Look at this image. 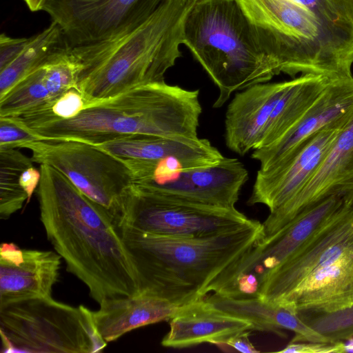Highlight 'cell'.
<instances>
[{
  "label": "cell",
  "instance_id": "6da1fadb",
  "mask_svg": "<svg viewBox=\"0 0 353 353\" xmlns=\"http://www.w3.org/2000/svg\"><path fill=\"white\" fill-rule=\"evenodd\" d=\"M39 170L40 219L68 270L99 303L140 292L137 268L110 214L54 168L43 163Z\"/></svg>",
  "mask_w": 353,
  "mask_h": 353
},
{
  "label": "cell",
  "instance_id": "7a4b0ae2",
  "mask_svg": "<svg viewBox=\"0 0 353 353\" xmlns=\"http://www.w3.org/2000/svg\"><path fill=\"white\" fill-rule=\"evenodd\" d=\"M119 230L137 268L140 292L178 307L211 293L216 279L265 236L263 223L256 220L203 238Z\"/></svg>",
  "mask_w": 353,
  "mask_h": 353
},
{
  "label": "cell",
  "instance_id": "3957f363",
  "mask_svg": "<svg viewBox=\"0 0 353 353\" xmlns=\"http://www.w3.org/2000/svg\"><path fill=\"white\" fill-rule=\"evenodd\" d=\"M194 2L166 0L134 28L106 40L69 46L81 64L77 88L92 103L164 81L181 57L183 22Z\"/></svg>",
  "mask_w": 353,
  "mask_h": 353
},
{
  "label": "cell",
  "instance_id": "277c9868",
  "mask_svg": "<svg viewBox=\"0 0 353 353\" xmlns=\"http://www.w3.org/2000/svg\"><path fill=\"white\" fill-rule=\"evenodd\" d=\"M199 90L163 81L136 86L94 101L77 116L26 128L41 140L98 145L118 137L148 134L196 139L202 112Z\"/></svg>",
  "mask_w": 353,
  "mask_h": 353
},
{
  "label": "cell",
  "instance_id": "5b68a950",
  "mask_svg": "<svg viewBox=\"0 0 353 353\" xmlns=\"http://www.w3.org/2000/svg\"><path fill=\"white\" fill-rule=\"evenodd\" d=\"M277 74L353 77L328 12L313 0H238Z\"/></svg>",
  "mask_w": 353,
  "mask_h": 353
},
{
  "label": "cell",
  "instance_id": "8992f818",
  "mask_svg": "<svg viewBox=\"0 0 353 353\" xmlns=\"http://www.w3.org/2000/svg\"><path fill=\"white\" fill-rule=\"evenodd\" d=\"M183 44L219 90L214 108L278 75L238 0H196L184 19Z\"/></svg>",
  "mask_w": 353,
  "mask_h": 353
},
{
  "label": "cell",
  "instance_id": "52a82bcc",
  "mask_svg": "<svg viewBox=\"0 0 353 353\" xmlns=\"http://www.w3.org/2000/svg\"><path fill=\"white\" fill-rule=\"evenodd\" d=\"M0 332L6 352L93 353L107 343L95 327L91 310L51 296L1 304Z\"/></svg>",
  "mask_w": 353,
  "mask_h": 353
},
{
  "label": "cell",
  "instance_id": "ba28073f",
  "mask_svg": "<svg viewBox=\"0 0 353 353\" xmlns=\"http://www.w3.org/2000/svg\"><path fill=\"white\" fill-rule=\"evenodd\" d=\"M253 221L236 208L179 200L133 183L124 197L118 228L174 237L203 238L237 229Z\"/></svg>",
  "mask_w": 353,
  "mask_h": 353
},
{
  "label": "cell",
  "instance_id": "9c48e42d",
  "mask_svg": "<svg viewBox=\"0 0 353 353\" xmlns=\"http://www.w3.org/2000/svg\"><path fill=\"white\" fill-rule=\"evenodd\" d=\"M19 148L31 151L34 163L65 176L82 193L103 207L118 226L124 197L133 183L127 164L90 143L74 140H35Z\"/></svg>",
  "mask_w": 353,
  "mask_h": 353
},
{
  "label": "cell",
  "instance_id": "30bf717a",
  "mask_svg": "<svg viewBox=\"0 0 353 353\" xmlns=\"http://www.w3.org/2000/svg\"><path fill=\"white\" fill-rule=\"evenodd\" d=\"M353 201L342 194L330 195L296 216L287 225L265 236L215 282V292L232 297L257 296L263 278L305 243Z\"/></svg>",
  "mask_w": 353,
  "mask_h": 353
},
{
  "label": "cell",
  "instance_id": "8fae6325",
  "mask_svg": "<svg viewBox=\"0 0 353 353\" xmlns=\"http://www.w3.org/2000/svg\"><path fill=\"white\" fill-rule=\"evenodd\" d=\"M166 0H46L42 10L70 46L95 43L136 28Z\"/></svg>",
  "mask_w": 353,
  "mask_h": 353
},
{
  "label": "cell",
  "instance_id": "7c38bea8",
  "mask_svg": "<svg viewBox=\"0 0 353 353\" xmlns=\"http://www.w3.org/2000/svg\"><path fill=\"white\" fill-rule=\"evenodd\" d=\"M353 252V205L315 232L261 280L257 296L279 303L314 270Z\"/></svg>",
  "mask_w": 353,
  "mask_h": 353
},
{
  "label": "cell",
  "instance_id": "4fadbf2b",
  "mask_svg": "<svg viewBox=\"0 0 353 353\" xmlns=\"http://www.w3.org/2000/svg\"><path fill=\"white\" fill-rule=\"evenodd\" d=\"M334 194H344L353 201V112L304 187L284 205L270 212L263 223L265 235L274 234L302 211Z\"/></svg>",
  "mask_w": 353,
  "mask_h": 353
},
{
  "label": "cell",
  "instance_id": "5bb4252c",
  "mask_svg": "<svg viewBox=\"0 0 353 353\" xmlns=\"http://www.w3.org/2000/svg\"><path fill=\"white\" fill-rule=\"evenodd\" d=\"M351 114L318 132L288 163L259 169L248 204H263L272 212L292 199L316 171Z\"/></svg>",
  "mask_w": 353,
  "mask_h": 353
},
{
  "label": "cell",
  "instance_id": "9a60e30c",
  "mask_svg": "<svg viewBox=\"0 0 353 353\" xmlns=\"http://www.w3.org/2000/svg\"><path fill=\"white\" fill-rule=\"evenodd\" d=\"M248 179V172L241 161L224 157L215 164L179 170L158 183L144 185L173 199L234 208Z\"/></svg>",
  "mask_w": 353,
  "mask_h": 353
},
{
  "label": "cell",
  "instance_id": "2e32d148",
  "mask_svg": "<svg viewBox=\"0 0 353 353\" xmlns=\"http://www.w3.org/2000/svg\"><path fill=\"white\" fill-rule=\"evenodd\" d=\"M353 112V77L332 80L303 117L274 144L253 150L252 158L265 170L294 158L310 139Z\"/></svg>",
  "mask_w": 353,
  "mask_h": 353
},
{
  "label": "cell",
  "instance_id": "e0dca14e",
  "mask_svg": "<svg viewBox=\"0 0 353 353\" xmlns=\"http://www.w3.org/2000/svg\"><path fill=\"white\" fill-rule=\"evenodd\" d=\"M292 81L261 83L235 94L225 117V141L230 150L243 156L256 148L274 108Z\"/></svg>",
  "mask_w": 353,
  "mask_h": 353
},
{
  "label": "cell",
  "instance_id": "ac0fdd59",
  "mask_svg": "<svg viewBox=\"0 0 353 353\" xmlns=\"http://www.w3.org/2000/svg\"><path fill=\"white\" fill-rule=\"evenodd\" d=\"M124 161L159 163L176 159L192 169L209 166L224 157L207 139H181L148 135L129 134L96 145Z\"/></svg>",
  "mask_w": 353,
  "mask_h": 353
},
{
  "label": "cell",
  "instance_id": "d6986e66",
  "mask_svg": "<svg viewBox=\"0 0 353 353\" xmlns=\"http://www.w3.org/2000/svg\"><path fill=\"white\" fill-rule=\"evenodd\" d=\"M294 312H332L353 306V252L307 276L282 301Z\"/></svg>",
  "mask_w": 353,
  "mask_h": 353
},
{
  "label": "cell",
  "instance_id": "ffe728a7",
  "mask_svg": "<svg viewBox=\"0 0 353 353\" xmlns=\"http://www.w3.org/2000/svg\"><path fill=\"white\" fill-rule=\"evenodd\" d=\"M161 341L167 347L184 348L210 343L221 345L229 337L254 330L250 321L215 309L205 299L179 307L170 317Z\"/></svg>",
  "mask_w": 353,
  "mask_h": 353
},
{
  "label": "cell",
  "instance_id": "44dd1931",
  "mask_svg": "<svg viewBox=\"0 0 353 353\" xmlns=\"http://www.w3.org/2000/svg\"><path fill=\"white\" fill-rule=\"evenodd\" d=\"M92 311L95 327L105 342L115 341L136 328L170 319L179 307L145 293L110 298Z\"/></svg>",
  "mask_w": 353,
  "mask_h": 353
},
{
  "label": "cell",
  "instance_id": "7402d4cb",
  "mask_svg": "<svg viewBox=\"0 0 353 353\" xmlns=\"http://www.w3.org/2000/svg\"><path fill=\"white\" fill-rule=\"evenodd\" d=\"M204 299L215 309L250 321L254 330L280 336L284 335L281 330H289L295 333L291 342H328L296 313L281 304L259 296L231 297L215 293L209 294Z\"/></svg>",
  "mask_w": 353,
  "mask_h": 353
},
{
  "label": "cell",
  "instance_id": "603a6c76",
  "mask_svg": "<svg viewBox=\"0 0 353 353\" xmlns=\"http://www.w3.org/2000/svg\"><path fill=\"white\" fill-rule=\"evenodd\" d=\"M61 256L52 251L23 250L19 265L0 259V305L34 296H51Z\"/></svg>",
  "mask_w": 353,
  "mask_h": 353
},
{
  "label": "cell",
  "instance_id": "cb8c5ba5",
  "mask_svg": "<svg viewBox=\"0 0 353 353\" xmlns=\"http://www.w3.org/2000/svg\"><path fill=\"white\" fill-rule=\"evenodd\" d=\"M332 80L315 74H301L293 78L274 108L255 149L270 146L284 137L303 117Z\"/></svg>",
  "mask_w": 353,
  "mask_h": 353
},
{
  "label": "cell",
  "instance_id": "d4e9b609",
  "mask_svg": "<svg viewBox=\"0 0 353 353\" xmlns=\"http://www.w3.org/2000/svg\"><path fill=\"white\" fill-rule=\"evenodd\" d=\"M66 43L63 32L55 21L31 37L21 54L0 71V97L22 79L42 66L57 50Z\"/></svg>",
  "mask_w": 353,
  "mask_h": 353
},
{
  "label": "cell",
  "instance_id": "484cf974",
  "mask_svg": "<svg viewBox=\"0 0 353 353\" xmlns=\"http://www.w3.org/2000/svg\"><path fill=\"white\" fill-rule=\"evenodd\" d=\"M32 158L17 148L0 149V218L8 219L20 210L28 196L20 184L21 173L33 165Z\"/></svg>",
  "mask_w": 353,
  "mask_h": 353
},
{
  "label": "cell",
  "instance_id": "4316f807",
  "mask_svg": "<svg viewBox=\"0 0 353 353\" xmlns=\"http://www.w3.org/2000/svg\"><path fill=\"white\" fill-rule=\"evenodd\" d=\"M53 101L46 85L42 65L0 97V117L20 115L48 105Z\"/></svg>",
  "mask_w": 353,
  "mask_h": 353
},
{
  "label": "cell",
  "instance_id": "83f0119b",
  "mask_svg": "<svg viewBox=\"0 0 353 353\" xmlns=\"http://www.w3.org/2000/svg\"><path fill=\"white\" fill-rule=\"evenodd\" d=\"M297 315L329 342L342 341L353 336V306L332 312Z\"/></svg>",
  "mask_w": 353,
  "mask_h": 353
},
{
  "label": "cell",
  "instance_id": "f1b7e54d",
  "mask_svg": "<svg viewBox=\"0 0 353 353\" xmlns=\"http://www.w3.org/2000/svg\"><path fill=\"white\" fill-rule=\"evenodd\" d=\"M39 139L10 117H0V149H18L25 143Z\"/></svg>",
  "mask_w": 353,
  "mask_h": 353
},
{
  "label": "cell",
  "instance_id": "f546056e",
  "mask_svg": "<svg viewBox=\"0 0 353 353\" xmlns=\"http://www.w3.org/2000/svg\"><path fill=\"white\" fill-rule=\"evenodd\" d=\"M31 37L14 38L5 33L0 35V71L13 62L25 50Z\"/></svg>",
  "mask_w": 353,
  "mask_h": 353
},
{
  "label": "cell",
  "instance_id": "4dcf8cb0",
  "mask_svg": "<svg viewBox=\"0 0 353 353\" xmlns=\"http://www.w3.org/2000/svg\"><path fill=\"white\" fill-rule=\"evenodd\" d=\"M279 352L282 353H342L343 341L332 342H291Z\"/></svg>",
  "mask_w": 353,
  "mask_h": 353
},
{
  "label": "cell",
  "instance_id": "1f68e13d",
  "mask_svg": "<svg viewBox=\"0 0 353 353\" xmlns=\"http://www.w3.org/2000/svg\"><path fill=\"white\" fill-rule=\"evenodd\" d=\"M250 331L237 333L227 339L221 345L231 347L234 350L243 353L259 352L249 339Z\"/></svg>",
  "mask_w": 353,
  "mask_h": 353
},
{
  "label": "cell",
  "instance_id": "d6a6232c",
  "mask_svg": "<svg viewBox=\"0 0 353 353\" xmlns=\"http://www.w3.org/2000/svg\"><path fill=\"white\" fill-rule=\"evenodd\" d=\"M41 179V172L32 165L26 169L21 174L19 182L28 196V201L36 191Z\"/></svg>",
  "mask_w": 353,
  "mask_h": 353
},
{
  "label": "cell",
  "instance_id": "836d02e7",
  "mask_svg": "<svg viewBox=\"0 0 353 353\" xmlns=\"http://www.w3.org/2000/svg\"><path fill=\"white\" fill-rule=\"evenodd\" d=\"M0 259L19 265L23 260V250L14 243H3L0 248Z\"/></svg>",
  "mask_w": 353,
  "mask_h": 353
},
{
  "label": "cell",
  "instance_id": "e575fe53",
  "mask_svg": "<svg viewBox=\"0 0 353 353\" xmlns=\"http://www.w3.org/2000/svg\"><path fill=\"white\" fill-rule=\"evenodd\" d=\"M32 12L42 10L46 0H23Z\"/></svg>",
  "mask_w": 353,
  "mask_h": 353
},
{
  "label": "cell",
  "instance_id": "d590c367",
  "mask_svg": "<svg viewBox=\"0 0 353 353\" xmlns=\"http://www.w3.org/2000/svg\"><path fill=\"white\" fill-rule=\"evenodd\" d=\"M343 344L344 352H353V336L346 339Z\"/></svg>",
  "mask_w": 353,
  "mask_h": 353
},
{
  "label": "cell",
  "instance_id": "8d00e7d4",
  "mask_svg": "<svg viewBox=\"0 0 353 353\" xmlns=\"http://www.w3.org/2000/svg\"><path fill=\"white\" fill-rule=\"evenodd\" d=\"M193 1H196V0H193Z\"/></svg>",
  "mask_w": 353,
  "mask_h": 353
}]
</instances>
